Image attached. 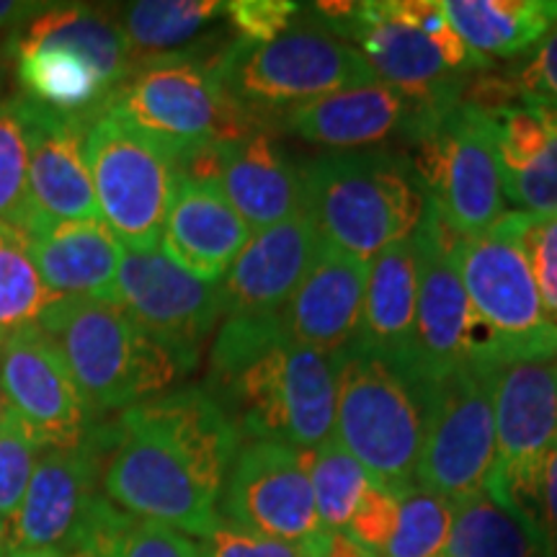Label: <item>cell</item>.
I'll return each instance as SVG.
<instances>
[{"mask_svg": "<svg viewBox=\"0 0 557 557\" xmlns=\"http://www.w3.org/2000/svg\"><path fill=\"white\" fill-rule=\"evenodd\" d=\"M101 487L135 519L205 540L222 521L220 496L240 431L207 387L137 403L103 426Z\"/></svg>", "mask_w": 557, "mask_h": 557, "instance_id": "6da1fadb", "label": "cell"}, {"mask_svg": "<svg viewBox=\"0 0 557 557\" xmlns=\"http://www.w3.org/2000/svg\"><path fill=\"white\" fill-rule=\"evenodd\" d=\"M209 367V393L246 438L310 451L336 434V357L289 341L278 315L222 318Z\"/></svg>", "mask_w": 557, "mask_h": 557, "instance_id": "7a4b0ae2", "label": "cell"}, {"mask_svg": "<svg viewBox=\"0 0 557 557\" xmlns=\"http://www.w3.org/2000/svg\"><path fill=\"white\" fill-rule=\"evenodd\" d=\"M299 173L320 240L367 263L410 238L426 209L413 171L387 152H329Z\"/></svg>", "mask_w": 557, "mask_h": 557, "instance_id": "3957f363", "label": "cell"}, {"mask_svg": "<svg viewBox=\"0 0 557 557\" xmlns=\"http://www.w3.org/2000/svg\"><path fill=\"white\" fill-rule=\"evenodd\" d=\"M37 325L50 336L99 418L163 395L186 374L178 359L111 299L60 297L41 312Z\"/></svg>", "mask_w": 557, "mask_h": 557, "instance_id": "277c9868", "label": "cell"}, {"mask_svg": "<svg viewBox=\"0 0 557 557\" xmlns=\"http://www.w3.org/2000/svg\"><path fill=\"white\" fill-rule=\"evenodd\" d=\"M521 212L459 238L457 261L470 302L468 364L496 369L529 357L557 354V325L547 318L521 248Z\"/></svg>", "mask_w": 557, "mask_h": 557, "instance_id": "5b68a950", "label": "cell"}, {"mask_svg": "<svg viewBox=\"0 0 557 557\" xmlns=\"http://www.w3.org/2000/svg\"><path fill=\"white\" fill-rule=\"evenodd\" d=\"M212 73L233 103L267 127L269 114H287L333 90L377 81L348 41L318 24L289 26L271 41L233 39L212 58Z\"/></svg>", "mask_w": 557, "mask_h": 557, "instance_id": "8992f818", "label": "cell"}, {"mask_svg": "<svg viewBox=\"0 0 557 557\" xmlns=\"http://www.w3.org/2000/svg\"><path fill=\"white\" fill-rule=\"evenodd\" d=\"M336 436L374 485L393 496L416 485L423 385L406 369L348 346L336 357Z\"/></svg>", "mask_w": 557, "mask_h": 557, "instance_id": "52a82bcc", "label": "cell"}, {"mask_svg": "<svg viewBox=\"0 0 557 557\" xmlns=\"http://www.w3.org/2000/svg\"><path fill=\"white\" fill-rule=\"evenodd\" d=\"M103 109L176 158L201 145L238 143L269 129L227 99L212 73V60L189 50L139 60L111 90Z\"/></svg>", "mask_w": 557, "mask_h": 557, "instance_id": "ba28073f", "label": "cell"}, {"mask_svg": "<svg viewBox=\"0 0 557 557\" xmlns=\"http://www.w3.org/2000/svg\"><path fill=\"white\" fill-rule=\"evenodd\" d=\"M410 139L423 199L457 238H472L504 218V169L487 111L459 101Z\"/></svg>", "mask_w": 557, "mask_h": 557, "instance_id": "9c48e42d", "label": "cell"}, {"mask_svg": "<svg viewBox=\"0 0 557 557\" xmlns=\"http://www.w3.org/2000/svg\"><path fill=\"white\" fill-rule=\"evenodd\" d=\"M86 156L103 225L127 250L158 248L178 189L176 156L107 109L88 124Z\"/></svg>", "mask_w": 557, "mask_h": 557, "instance_id": "30bf717a", "label": "cell"}, {"mask_svg": "<svg viewBox=\"0 0 557 557\" xmlns=\"http://www.w3.org/2000/svg\"><path fill=\"white\" fill-rule=\"evenodd\" d=\"M493 465L496 423L491 372L462 364L423 385V442L416 485L457 504L487 491Z\"/></svg>", "mask_w": 557, "mask_h": 557, "instance_id": "8fae6325", "label": "cell"}, {"mask_svg": "<svg viewBox=\"0 0 557 557\" xmlns=\"http://www.w3.org/2000/svg\"><path fill=\"white\" fill-rule=\"evenodd\" d=\"M491 398L496 465L485 493L534 521L540 468L557 444V354L491 369Z\"/></svg>", "mask_w": 557, "mask_h": 557, "instance_id": "7c38bea8", "label": "cell"}, {"mask_svg": "<svg viewBox=\"0 0 557 557\" xmlns=\"http://www.w3.org/2000/svg\"><path fill=\"white\" fill-rule=\"evenodd\" d=\"M103 426L75 447H45L34 465L29 487L9 521L11 549H52L78 555L101 519L103 496Z\"/></svg>", "mask_w": 557, "mask_h": 557, "instance_id": "4fadbf2b", "label": "cell"}, {"mask_svg": "<svg viewBox=\"0 0 557 557\" xmlns=\"http://www.w3.org/2000/svg\"><path fill=\"white\" fill-rule=\"evenodd\" d=\"M111 302L171 351L186 372L197 367L201 346L225 312L222 282H205L189 274L160 253V248H124Z\"/></svg>", "mask_w": 557, "mask_h": 557, "instance_id": "5bb4252c", "label": "cell"}, {"mask_svg": "<svg viewBox=\"0 0 557 557\" xmlns=\"http://www.w3.org/2000/svg\"><path fill=\"white\" fill-rule=\"evenodd\" d=\"M220 517L243 532L297 547L320 524L302 451L287 444L248 438L230 465Z\"/></svg>", "mask_w": 557, "mask_h": 557, "instance_id": "9a60e30c", "label": "cell"}, {"mask_svg": "<svg viewBox=\"0 0 557 557\" xmlns=\"http://www.w3.org/2000/svg\"><path fill=\"white\" fill-rule=\"evenodd\" d=\"M410 240L416 253L413 377L429 385L468 364L472 315L459 276V238L429 205Z\"/></svg>", "mask_w": 557, "mask_h": 557, "instance_id": "2e32d148", "label": "cell"}, {"mask_svg": "<svg viewBox=\"0 0 557 557\" xmlns=\"http://www.w3.org/2000/svg\"><path fill=\"white\" fill-rule=\"evenodd\" d=\"M0 387L45 447H75L101 426L60 351L39 325L0 338Z\"/></svg>", "mask_w": 557, "mask_h": 557, "instance_id": "e0dca14e", "label": "cell"}, {"mask_svg": "<svg viewBox=\"0 0 557 557\" xmlns=\"http://www.w3.org/2000/svg\"><path fill=\"white\" fill-rule=\"evenodd\" d=\"M348 45L357 47L374 78L413 103L418 111L413 129L462 101L468 75L451 70L426 34L395 18L387 11V0H359Z\"/></svg>", "mask_w": 557, "mask_h": 557, "instance_id": "ac0fdd59", "label": "cell"}, {"mask_svg": "<svg viewBox=\"0 0 557 557\" xmlns=\"http://www.w3.org/2000/svg\"><path fill=\"white\" fill-rule=\"evenodd\" d=\"M26 116H29L32 207V222L26 233L41 222L101 220L86 156L90 122L54 114L32 101H26Z\"/></svg>", "mask_w": 557, "mask_h": 557, "instance_id": "d6986e66", "label": "cell"}, {"mask_svg": "<svg viewBox=\"0 0 557 557\" xmlns=\"http://www.w3.org/2000/svg\"><path fill=\"white\" fill-rule=\"evenodd\" d=\"M323 246L308 214L250 235L222 276L225 315H278Z\"/></svg>", "mask_w": 557, "mask_h": 557, "instance_id": "ffe728a7", "label": "cell"}, {"mask_svg": "<svg viewBox=\"0 0 557 557\" xmlns=\"http://www.w3.org/2000/svg\"><path fill=\"white\" fill-rule=\"evenodd\" d=\"M369 263L320 246L295 295L278 312L289 341L338 357L354 344L364 305Z\"/></svg>", "mask_w": 557, "mask_h": 557, "instance_id": "44dd1931", "label": "cell"}, {"mask_svg": "<svg viewBox=\"0 0 557 557\" xmlns=\"http://www.w3.org/2000/svg\"><path fill=\"white\" fill-rule=\"evenodd\" d=\"M212 186H218L250 233L305 212L302 173L284 156L269 129L220 145Z\"/></svg>", "mask_w": 557, "mask_h": 557, "instance_id": "7402d4cb", "label": "cell"}, {"mask_svg": "<svg viewBox=\"0 0 557 557\" xmlns=\"http://www.w3.org/2000/svg\"><path fill=\"white\" fill-rule=\"evenodd\" d=\"M487 114L496 127L508 205L529 218L557 214V107L519 94Z\"/></svg>", "mask_w": 557, "mask_h": 557, "instance_id": "603a6c76", "label": "cell"}, {"mask_svg": "<svg viewBox=\"0 0 557 557\" xmlns=\"http://www.w3.org/2000/svg\"><path fill=\"white\" fill-rule=\"evenodd\" d=\"M418 111L380 81L333 90L284 114L287 129L310 145L336 152L372 150L395 132L413 129Z\"/></svg>", "mask_w": 557, "mask_h": 557, "instance_id": "cb8c5ba5", "label": "cell"}, {"mask_svg": "<svg viewBox=\"0 0 557 557\" xmlns=\"http://www.w3.org/2000/svg\"><path fill=\"white\" fill-rule=\"evenodd\" d=\"M250 235V227L218 186L178 181L158 248L189 274L205 282H222Z\"/></svg>", "mask_w": 557, "mask_h": 557, "instance_id": "d4e9b609", "label": "cell"}, {"mask_svg": "<svg viewBox=\"0 0 557 557\" xmlns=\"http://www.w3.org/2000/svg\"><path fill=\"white\" fill-rule=\"evenodd\" d=\"M41 282L54 299L114 295L124 246L101 220L41 222L24 235Z\"/></svg>", "mask_w": 557, "mask_h": 557, "instance_id": "484cf974", "label": "cell"}, {"mask_svg": "<svg viewBox=\"0 0 557 557\" xmlns=\"http://www.w3.org/2000/svg\"><path fill=\"white\" fill-rule=\"evenodd\" d=\"M351 346L413 374L416 253L410 238L369 261L364 305Z\"/></svg>", "mask_w": 557, "mask_h": 557, "instance_id": "4316f807", "label": "cell"}, {"mask_svg": "<svg viewBox=\"0 0 557 557\" xmlns=\"http://www.w3.org/2000/svg\"><path fill=\"white\" fill-rule=\"evenodd\" d=\"M0 58L11 65L21 99L41 109L90 122L107 107L111 86L78 52L52 45H0Z\"/></svg>", "mask_w": 557, "mask_h": 557, "instance_id": "83f0119b", "label": "cell"}, {"mask_svg": "<svg viewBox=\"0 0 557 557\" xmlns=\"http://www.w3.org/2000/svg\"><path fill=\"white\" fill-rule=\"evenodd\" d=\"M0 45L32 47L52 45L83 54L99 67L114 90L135 70L137 60L116 18V11L90 3H47L29 24L13 32Z\"/></svg>", "mask_w": 557, "mask_h": 557, "instance_id": "f1b7e54d", "label": "cell"}, {"mask_svg": "<svg viewBox=\"0 0 557 557\" xmlns=\"http://www.w3.org/2000/svg\"><path fill=\"white\" fill-rule=\"evenodd\" d=\"M451 29L472 54L517 58L557 26V0H442Z\"/></svg>", "mask_w": 557, "mask_h": 557, "instance_id": "f546056e", "label": "cell"}, {"mask_svg": "<svg viewBox=\"0 0 557 557\" xmlns=\"http://www.w3.org/2000/svg\"><path fill=\"white\" fill-rule=\"evenodd\" d=\"M447 557H549L540 527L491 493L451 504Z\"/></svg>", "mask_w": 557, "mask_h": 557, "instance_id": "4dcf8cb0", "label": "cell"}, {"mask_svg": "<svg viewBox=\"0 0 557 557\" xmlns=\"http://www.w3.org/2000/svg\"><path fill=\"white\" fill-rule=\"evenodd\" d=\"M220 0H137L120 5L116 18L135 60L186 52L207 26L225 18Z\"/></svg>", "mask_w": 557, "mask_h": 557, "instance_id": "1f68e13d", "label": "cell"}, {"mask_svg": "<svg viewBox=\"0 0 557 557\" xmlns=\"http://www.w3.org/2000/svg\"><path fill=\"white\" fill-rule=\"evenodd\" d=\"M302 462L310 478L320 524L346 532L348 521L357 513L361 498L372 485V478L341 447L336 436L320 444L318 449L302 451Z\"/></svg>", "mask_w": 557, "mask_h": 557, "instance_id": "d6a6232c", "label": "cell"}, {"mask_svg": "<svg viewBox=\"0 0 557 557\" xmlns=\"http://www.w3.org/2000/svg\"><path fill=\"white\" fill-rule=\"evenodd\" d=\"M29 207V116L21 96H0V225L26 233Z\"/></svg>", "mask_w": 557, "mask_h": 557, "instance_id": "836d02e7", "label": "cell"}, {"mask_svg": "<svg viewBox=\"0 0 557 557\" xmlns=\"http://www.w3.org/2000/svg\"><path fill=\"white\" fill-rule=\"evenodd\" d=\"M54 302L34 267L24 235L0 225V338L37 325Z\"/></svg>", "mask_w": 557, "mask_h": 557, "instance_id": "e575fe53", "label": "cell"}, {"mask_svg": "<svg viewBox=\"0 0 557 557\" xmlns=\"http://www.w3.org/2000/svg\"><path fill=\"white\" fill-rule=\"evenodd\" d=\"M451 504L413 485L398 496V527L380 557H447Z\"/></svg>", "mask_w": 557, "mask_h": 557, "instance_id": "d590c367", "label": "cell"}, {"mask_svg": "<svg viewBox=\"0 0 557 557\" xmlns=\"http://www.w3.org/2000/svg\"><path fill=\"white\" fill-rule=\"evenodd\" d=\"M41 449L45 444L29 423L9 408L0 423V517L3 519L11 521L18 511Z\"/></svg>", "mask_w": 557, "mask_h": 557, "instance_id": "8d00e7d4", "label": "cell"}, {"mask_svg": "<svg viewBox=\"0 0 557 557\" xmlns=\"http://www.w3.org/2000/svg\"><path fill=\"white\" fill-rule=\"evenodd\" d=\"M387 11L398 21H403V24L426 34L438 50H442L447 65L457 70V73L470 75L468 70H483L491 65V62L480 60L478 54L468 50V45L451 29L447 13H444L438 0H387Z\"/></svg>", "mask_w": 557, "mask_h": 557, "instance_id": "74e56055", "label": "cell"}, {"mask_svg": "<svg viewBox=\"0 0 557 557\" xmlns=\"http://www.w3.org/2000/svg\"><path fill=\"white\" fill-rule=\"evenodd\" d=\"M101 557H201V549L176 529L127 513Z\"/></svg>", "mask_w": 557, "mask_h": 557, "instance_id": "f35d334b", "label": "cell"}, {"mask_svg": "<svg viewBox=\"0 0 557 557\" xmlns=\"http://www.w3.org/2000/svg\"><path fill=\"white\" fill-rule=\"evenodd\" d=\"M521 248L537 284L542 308L553 325H557V214H547V218L524 214Z\"/></svg>", "mask_w": 557, "mask_h": 557, "instance_id": "ab89813d", "label": "cell"}, {"mask_svg": "<svg viewBox=\"0 0 557 557\" xmlns=\"http://www.w3.org/2000/svg\"><path fill=\"white\" fill-rule=\"evenodd\" d=\"M302 5L289 0H233L227 3L225 18L238 32V39L271 41L295 26Z\"/></svg>", "mask_w": 557, "mask_h": 557, "instance_id": "60d3db41", "label": "cell"}, {"mask_svg": "<svg viewBox=\"0 0 557 557\" xmlns=\"http://www.w3.org/2000/svg\"><path fill=\"white\" fill-rule=\"evenodd\" d=\"M395 527H398V496L372 483L344 534L369 553L382 555L387 542L393 540Z\"/></svg>", "mask_w": 557, "mask_h": 557, "instance_id": "b9f144b4", "label": "cell"}, {"mask_svg": "<svg viewBox=\"0 0 557 557\" xmlns=\"http://www.w3.org/2000/svg\"><path fill=\"white\" fill-rule=\"evenodd\" d=\"M201 557H299L297 549L287 542L261 537V534L243 532V529L220 521L212 534L199 542Z\"/></svg>", "mask_w": 557, "mask_h": 557, "instance_id": "7bdbcfd3", "label": "cell"}, {"mask_svg": "<svg viewBox=\"0 0 557 557\" xmlns=\"http://www.w3.org/2000/svg\"><path fill=\"white\" fill-rule=\"evenodd\" d=\"M511 83L521 96L557 107V26L534 47L521 67L513 70Z\"/></svg>", "mask_w": 557, "mask_h": 557, "instance_id": "ee69618b", "label": "cell"}, {"mask_svg": "<svg viewBox=\"0 0 557 557\" xmlns=\"http://www.w3.org/2000/svg\"><path fill=\"white\" fill-rule=\"evenodd\" d=\"M534 521L545 537L549 557H557V444L547 451L534 491Z\"/></svg>", "mask_w": 557, "mask_h": 557, "instance_id": "f6af8a7d", "label": "cell"}, {"mask_svg": "<svg viewBox=\"0 0 557 557\" xmlns=\"http://www.w3.org/2000/svg\"><path fill=\"white\" fill-rule=\"evenodd\" d=\"M295 549L299 557H380L357 545L348 534L325 527L320 529L318 534H312L310 540H305L302 545H297Z\"/></svg>", "mask_w": 557, "mask_h": 557, "instance_id": "bcb514c9", "label": "cell"}, {"mask_svg": "<svg viewBox=\"0 0 557 557\" xmlns=\"http://www.w3.org/2000/svg\"><path fill=\"white\" fill-rule=\"evenodd\" d=\"M45 5L47 3H37V0H0V37L9 39L13 32L45 11Z\"/></svg>", "mask_w": 557, "mask_h": 557, "instance_id": "7dc6e473", "label": "cell"}, {"mask_svg": "<svg viewBox=\"0 0 557 557\" xmlns=\"http://www.w3.org/2000/svg\"><path fill=\"white\" fill-rule=\"evenodd\" d=\"M5 557H73V555L52 553V549H11Z\"/></svg>", "mask_w": 557, "mask_h": 557, "instance_id": "c3c4849f", "label": "cell"}, {"mask_svg": "<svg viewBox=\"0 0 557 557\" xmlns=\"http://www.w3.org/2000/svg\"><path fill=\"white\" fill-rule=\"evenodd\" d=\"M9 555V519L0 517V557Z\"/></svg>", "mask_w": 557, "mask_h": 557, "instance_id": "681fc988", "label": "cell"}, {"mask_svg": "<svg viewBox=\"0 0 557 557\" xmlns=\"http://www.w3.org/2000/svg\"><path fill=\"white\" fill-rule=\"evenodd\" d=\"M5 413H9V400H5V395H3V387H0V423H3Z\"/></svg>", "mask_w": 557, "mask_h": 557, "instance_id": "f907efd6", "label": "cell"}]
</instances>
